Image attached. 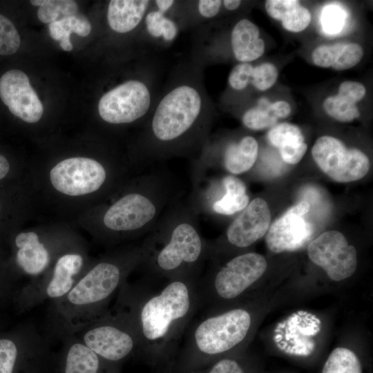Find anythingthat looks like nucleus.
<instances>
[{"mask_svg":"<svg viewBox=\"0 0 373 373\" xmlns=\"http://www.w3.org/2000/svg\"><path fill=\"white\" fill-rule=\"evenodd\" d=\"M10 164L7 159L0 154V180L3 179L9 172Z\"/></svg>","mask_w":373,"mask_h":373,"instance_id":"obj_40","label":"nucleus"},{"mask_svg":"<svg viewBox=\"0 0 373 373\" xmlns=\"http://www.w3.org/2000/svg\"><path fill=\"white\" fill-rule=\"evenodd\" d=\"M44 335L30 325L15 338H0V373H14L20 356Z\"/></svg>","mask_w":373,"mask_h":373,"instance_id":"obj_27","label":"nucleus"},{"mask_svg":"<svg viewBox=\"0 0 373 373\" xmlns=\"http://www.w3.org/2000/svg\"><path fill=\"white\" fill-rule=\"evenodd\" d=\"M200 277L164 280L159 289L145 280L124 284L115 305L129 317L137 334L140 351L153 357L166 356L182 342L184 333L200 310Z\"/></svg>","mask_w":373,"mask_h":373,"instance_id":"obj_1","label":"nucleus"},{"mask_svg":"<svg viewBox=\"0 0 373 373\" xmlns=\"http://www.w3.org/2000/svg\"><path fill=\"white\" fill-rule=\"evenodd\" d=\"M48 29L50 37L54 40L59 41L64 50L71 51L73 47L70 41V34L74 32L86 37L91 31V24L85 17L77 14L49 23Z\"/></svg>","mask_w":373,"mask_h":373,"instance_id":"obj_28","label":"nucleus"},{"mask_svg":"<svg viewBox=\"0 0 373 373\" xmlns=\"http://www.w3.org/2000/svg\"><path fill=\"white\" fill-rule=\"evenodd\" d=\"M310 260L321 267L333 280L350 277L357 267V254L343 233L327 231L312 240L307 247Z\"/></svg>","mask_w":373,"mask_h":373,"instance_id":"obj_12","label":"nucleus"},{"mask_svg":"<svg viewBox=\"0 0 373 373\" xmlns=\"http://www.w3.org/2000/svg\"><path fill=\"white\" fill-rule=\"evenodd\" d=\"M278 77L277 67L271 62H264L253 67L250 84L260 91L271 88Z\"/></svg>","mask_w":373,"mask_h":373,"instance_id":"obj_34","label":"nucleus"},{"mask_svg":"<svg viewBox=\"0 0 373 373\" xmlns=\"http://www.w3.org/2000/svg\"><path fill=\"white\" fill-rule=\"evenodd\" d=\"M63 343V373H99L104 361L75 334L60 339Z\"/></svg>","mask_w":373,"mask_h":373,"instance_id":"obj_21","label":"nucleus"},{"mask_svg":"<svg viewBox=\"0 0 373 373\" xmlns=\"http://www.w3.org/2000/svg\"><path fill=\"white\" fill-rule=\"evenodd\" d=\"M220 180L223 187L221 195L207 204L200 213L231 216L242 211L249 203L246 186L240 179L228 175Z\"/></svg>","mask_w":373,"mask_h":373,"instance_id":"obj_22","label":"nucleus"},{"mask_svg":"<svg viewBox=\"0 0 373 373\" xmlns=\"http://www.w3.org/2000/svg\"><path fill=\"white\" fill-rule=\"evenodd\" d=\"M108 173L98 161L82 157L65 159L50 171L53 187L60 193L78 196L98 191L107 180Z\"/></svg>","mask_w":373,"mask_h":373,"instance_id":"obj_13","label":"nucleus"},{"mask_svg":"<svg viewBox=\"0 0 373 373\" xmlns=\"http://www.w3.org/2000/svg\"><path fill=\"white\" fill-rule=\"evenodd\" d=\"M182 191L175 178L164 169L142 176L138 188L111 204L102 222L115 233L149 234L166 211L181 199Z\"/></svg>","mask_w":373,"mask_h":373,"instance_id":"obj_4","label":"nucleus"},{"mask_svg":"<svg viewBox=\"0 0 373 373\" xmlns=\"http://www.w3.org/2000/svg\"><path fill=\"white\" fill-rule=\"evenodd\" d=\"M149 3L147 0L110 1L107 10L110 28L119 33L133 30L142 21Z\"/></svg>","mask_w":373,"mask_h":373,"instance_id":"obj_23","label":"nucleus"},{"mask_svg":"<svg viewBox=\"0 0 373 373\" xmlns=\"http://www.w3.org/2000/svg\"><path fill=\"white\" fill-rule=\"evenodd\" d=\"M202 100L198 90L180 85L160 100L150 125V150L146 161L175 154L177 145L189 137L198 124Z\"/></svg>","mask_w":373,"mask_h":373,"instance_id":"obj_6","label":"nucleus"},{"mask_svg":"<svg viewBox=\"0 0 373 373\" xmlns=\"http://www.w3.org/2000/svg\"><path fill=\"white\" fill-rule=\"evenodd\" d=\"M291 112V107L286 101L270 103L262 99L257 106L249 108L243 113L242 122L249 129L263 130L275 126L280 119L287 117Z\"/></svg>","mask_w":373,"mask_h":373,"instance_id":"obj_25","label":"nucleus"},{"mask_svg":"<svg viewBox=\"0 0 373 373\" xmlns=\"http://www.w3.org/2000/svg\"><path fill=\"white\" fill-rule=\"evenodd\" d=\"M254 66L250 63H239L231 70L228 82L231 88L242 90L250 84L251 71Z\"/></svg>","mask_w":373,"mask_h":373,"instance_id":"obj_35","label":"nucleus"},{"mask_svg":"<svg viewBox=\"0 0 373 373\" xmlns=\"http://www.w3.org/2000/svg\"><path fill=\"white\" fill-rule=\"evenodd\" d=\"M84 257L80 252H66L57 258L51 269L31 279L19 296L23 310L31 309L46 301L59 300L65 296L86 271Z\"/></svg>","mask_w":373,"mask_h":373,"instance_id":"obj_9","label":"nucleus"},{"mask_svg":"<svg viewBox=\"0 0 373 373\" xmlns=\"http://www.w3.org/2000/svg\"><path fill=\"white\" fill-rule=\"evenodd\" d=\"M322 373H362V370L354 352L345 347H337L329 354Z\"/></svg>","mask_w":373,"mask_h":373,"instance_id":"obj_30","label":"nucleus"},{"mask_svg":"<svg viewBox=\"0 0 373 373\" xmlns=\"http://www.w3.org/2000/svg\"><path fill=\"white\" fill-rule=\"evenodd\" d=\"M314 234L309 222L288 209L269 226L266 244L274 253L297 251L310 242Z\"/></svg>","mask_w":373,"mask_h":373,"instance_id":"obj_16","label":"nucleus"},{"mask_svg":"<svg viewBox=\"0 0 373 373\" xmlns=\"http://www.w3.org/2000/svg\"><path fill=\"white\" fill-rule=\"evenodd\" d=\"M267 13L281 22L283 27L291 32H299L309 25L310 11L298 0H267L265 3Z\"/></svg>","mask_w":373,"mask_h":373,"instance_id":"obj_24","label":"nucleus"},{"mask_svg":"<svg viewBox=\"0 0 373 373\" xmlns=\"http://www.w3.org/2000/svg\"><path fill=\"white\" fill-rule=\"evenodd\" d=\"M258 155V144L252 136L247 135L238 142H231L222 155L224 168L230 173L238 175L252 168Z\"/></svg>","mask_w":373,"mask_h":373,"instance_id":"obj_26","label":"nucleus"},{"mask_svg":"<svg viewBox=\"0 0 373 373\" xmlns=\"http://www.w3.org/2000/svg\"><path fill=\"white\" fill-rule=\"evenodd\" d=\"M332 64L330 68L342 71L358 64L363 57V47L357 43L334 44Z\"/></svg>","mask_w":373,"mask_h":373,"instance_id":"obj_31","label":"nucleus"},{"mask_svg":"<svg viewBox=\"0 0 373 373\" xmlns=\"http://www.w3.org/2000/svg\"><path fill=\"white\" fill-rule=\"evenodd\" d=\"M222 1L220 0H200L198 3V9L200 15L204 18H212L220 12Z\"/></svg>","mask_w":373,"mask_h":373,"instance_id":"obj_37","label":"nucleus"},{"mask_svg":"<svg viewBox=\"0 0 373 373\" xmlns=\"http://www.w3.org/2000/svg\"><path fill=\"white\" fill-rule=\"evenodd\" d=\"M292 213L304 216L310 210V204L307 201L303 200L289 209Z\"/></svg>","mask_w":373,"mask_h":373,"instance_id":"obj_39","label":"nucleus"},{"mask_svg":"<svg viewBox=\"0 0 373 373\" xmlns=\"http://www.w3.org/2000/svg\"><path fill=\"white\" fill-rule=\"evenodd\" d=\"M207 373H245V372L236 361L224 358L216 362Z\"/></svg>","mask_w":373,"mask_h":373,"instance_id":"obj_36","label":"nucleus"},{"mask_svg":"<svg viewBox=\"0 0 373 373\" xmlns=\"http://www.w3.org/2000/svg\"><path fill=\"white\" fill-rule=\"evenodd\" d=\"M143 242L147 253L141 267L146 278L201 276L208 259V242L200 233L198 213L188 200L180 199L171 205Z\"/></svg>","mask_w":373,"mask_h":373,"instance_id":"obj_3","label":"nucleus"},{"mask_svg":"<svg viewBox=\"0 0 373 373\" xmlns=\"http://www.w3.org/2000/svg\"><path fill=\"white\" fill-rule=\"evenodd\" d=\"M21 44L19 34L12 22L0 14V55L14 54Z\"/></svg>","mask_w":373,"mask_h":373,"instance_id":"obj_33","label":"nucleus"},{"mask_svg":"<svg viewBox=\"0 0 373 373\" xmlns=\"http://www.w3.org/2000/svg\"><path fill=\"white\" fill-rule=\"evenodd\" d=\"M30 2L33 6H39L37 17L44 23L75 15L78 12L77 3L72 0H32Z\"/></svg>","mask_w":373,"mask_h":373,"instance_id":"obj_29","label":"nucleus"},{"mask_svg":"<svg viewBox=\"0 0 373 373\" xmlns=\"http://www.w3.org/2000/svg\"><path fill=\"white\" fill-rule=\"evenodd\" d=\"M151 103L147 86L139 80H128L102 95L98 112L101 118L109 124H130L144 116Z\"/></svg>","mask_w":373,"mask_h":373,"instance_id":"obj_11","label":"nucleus"},{"mask_svg":"<svg viewBox=\"0 0 373 373\" xmlns=\"http://www.w3.org/2000/svg\"><path fill=\"white\" fill-rule=\"evenodd\" d=\"M0 210H1V206H0Z\"/></svg>","mask_w":373,"mask_h":373,"instance_id":"obj_43","label":"nucleus"},{"mask_svg":"<svg viewBox=\"0 0 373 373\" xmlns=\"http://www.w3.org/2000/svg\"><path fill=\"white\" fill-rule=\"evenodd\" d=\"M267 263L259 254L249 252L231 258L218 269L200 276V310L218 302L233 300L252 286L266 271Z\"/></svg>","mask_w":373,"mask_h":373,"instance_id":"obj_7","label":"nucleus"},{"mask_svg":"<svg viewBox=\"0 0 373 373\" xmlns=\"http://www.w3.org/2000/svg\"><path fill=\"white\" fill-rule=\"evenodd\" d=\"M224 8L228 10H235L239 8L241 1L239 0H224L222 1Z\"/></svg>","mask_w":373,"mask_h":373,"instance_id":"obj_42","label":"nucleus"},{"mask_svg":"<svg viewBox=\"0 0 373 373\" xmlns=\"http://www.w3.org/2000/svg\"><path fill=\"white\" fill-rule=\"evenodd\" d=\"M267 139L278 149L282 160L289 164L298 163L307 149L300 128L291 123L283 122L272 126L267 133Z\"/></svg>","mask_w":373,"mask_h":373,"instance_id":"obj_19","label":"nucleus"},{"mask_svg":"<svg viewBox=\"0 0 373 373\" xmlns=\"http://www.w3.org/2000/svg\"><path fill=\"white\" fill-rule=\"evenodd\" d=\"M231 45L234 57L240 63H250L260 57L265 49L258 26L248 19H242L233 26Z\"/></svg>","mask_w":373,"mask_h":373,"instance_id":"obj_20","label":"nucleus"},{"mask_svg":"<svg viewBox=\"0 0 373 373\" xmlns=\"http://www.w3.org/2000/svg\"><path fill=\"white\" fill-rule=\"evenodd\" d=\"M148 32L153 37H162L170 41L173 40L178 32L175 23L158 10L149 12L145 18Z\"/></svg>","mask_w":373,"mask_h":373,"instance_id":"obj_32","label":"nucleus"},{"mask_svg":"<svg viewBox=\"0 0 373 373\" xmlns=\"http://www.w3.org/2000/svg\"><path fill=\"white\" fill-rule=\"evenodd\" d=\"M365 86L361 82L351 80L343 82L338 93L326 97L323 103L325 113L340 122H351L359 117L360 111L356 105L364 98Z\"/></svg>","mask_w":373,"mask_h":373,"instance_id":"obj_18","label":"nucleus"},{"mask_svg":"<svg viewBox=\"0 0 373 373\" xmlns=\"http://www.w3.org/2000/svg\"><path fill=\"white\" fill-rule=\"evenodd\" d=\"M251 323L250 312L243 307L219 313L202 311L184 333L183 354L190 361L198 362L228 352L244 342Z\"/></svg>","mask_w":373,"mask_h":373,"instance_id":"obj_5","label":"nucleus"},{"mask_svg":"<svg viewBox=\"0 0 373 373\" xmlns=\"http://www.w3.org/2000/svg\"><path fill=\"white\" fill-rule=\"evenodd\" d=\"M0 98L9 111L27 123H36L42 117L44 107L23 71L12 69L0 78Z\"/></svg>","mask_w":373,"mask_h":373,"instance_id":"obj_14","label":"nucleus"},{"mask_svg":"<svg viewBox=\"0 0 373 373\" xmlns=\"http://www.w3.org/2000/svg\"><path fill=\"white\" fill-rule=\"evenodd\" d=\"M75 334L104 361L118 362L140 351V340L131 321L116 305Z\"/></svg>","mask_w":373,"mask_h":373,"instance_id":"obj_8","label":"nucleus"},{"mask_svg":"<svg viewBox=\"0 0 373 373\" xmlns=\"http://www.w3.org/2000/svg\"><path fill=\"white\" fill-rule=\"evenodd\" d=\"M324 17L325 26L327 30L336 31L340 27L342 15L338 9H329Z\"/></svg>","mask_w":373,"mask_h":373,"instance_id":"obj_38","label":"nucleus"},{"mask_svg":"<svg viewBox=\"0 0 373 373\" xmlns=\"http://www.w3.org/2000/svg\"><path fill=\"white\" fill-rule=\"evenodd\" d=\"M312 155L321 171L337 182L358 180L370 167L365 153L357 149H347L340 140L332 136L318 137L312 149Z\"/></svg>","mask_w":373,"mask_h":373,"instance_id":"obj_10","label":"nucleus"},{"mask_svg":"<svg viewBox=\"0 0 373 373\" xmlns=\"http://www.w3.org/2000/svg\"><path fill=\"white\" fill-rule=\"evenodd\" d=\"M17 248L15 261L21 271L32 278H37L50 267L52 252L34 231L21 232L15 240Z\"/></svg>","mask_w":373,"mask_h":373,"instance_id":"obj_17","label":"nucleus"},{"mask_svg":"<svg viewBox=\"0 0 373 373\" xmlns=\"http://www.w3.org/2000/svg\"><path fill=\"white\" fill-rule=\"evenodd\" d=\"M146 253L142 242L87 269L65 296L49 303L46 331L48 338L60 340L75 334L104 313L131 272L144 263Z\"/></svg>","mask_w":373,"mask_h":373,"instance_id":"obj_2","label":"nucleus"},{"mask_svg":"<svg viewBox=\"0 0 373 373\" xmlns=\"http://www.w3.org/2000/svg\"><path fill=\"white\" fill-rule=\"evenodd\" d=\"M155 2L158 11L164 14L173 5L175 1L172 0H157Z\"/></svg>","mask_w":373,"mask_h":373,"instance_id":"obj_41","label":"nucleus"},{"mask_svg":"<svg viewBox=\"0 0 373 373\" xmlns=\"http://www.w3.org/2000/svg\"><path fill=\"white\" fill-rule=\"evenodd\" d=\"M270 221L267 203L262 198H256L229 224L226 231V241L234 247H248L265 235Z\"/></svg>","mask_w":373,"mask_h":373,"instance_id":"obj_15","label":"nucleus"}]
</instances>
